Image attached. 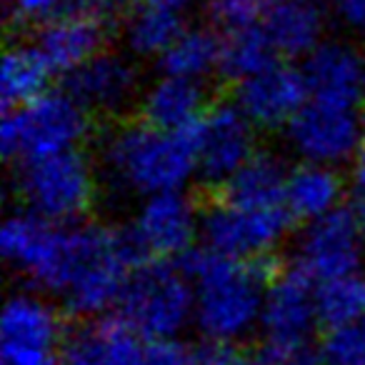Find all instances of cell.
<instances>
[{
    "instance_id": "1f68e13d",
    "label": "cell",
    "mask_w": 365,
    "mask_h": 365,
    "mask_svg": "<svg viewBox=\"0 0 365 365\" xmlns=\"http://www.w3.org/2000/svg\"><path fill=\"white\" fill-rule=\"evenodd\" d=\"M328 11L340 21V26L350 33L365 36V0H325Z\"/></svg>"
},
{
    "instance_id": "8992f818",
    "label": "cell",
    "mask_w": 365,
    "mask_h": 365,
    "mask_svg": "<svg viewBox=\"0 0 365 365\" xmlns=\"http://www.w3.org/2000/svg\"><path fill=\"white\" fill-rule=\"evenodd\" d=\"M193 283L185 268L150 260L138 265L118 318L148 340H178L193 325Z\"/></svg>"
},
{
    "instance_id": "74e56055",
    "label": "cell",
    "mask_w": 365,
    "mask_h": 365,
    "mask_svg": "<svg viewBox=\"0 0 365 365\" xmlns=\"http://www.w3.org/2000/svg\"><path fill=\"white\" fill-rule=\"evenodd\" d=\"M363 278H365V275H363Z\"/></svg>"
},
{
    "instance_id": "7c38bea8",
    "label": "cell",
    "mask_w": 365,
    "mask_h": 365,
    "mask_svg": "<svg viewBox=\"0 0 365 365\" xmlns=\"http://www.w3.org/2000/svg\"><path fill=\"white\" fill-rule=\"evenodd\" d=\"M258 128L245 118L235 103H220L208 108L203 120L193 130L195 170L203 182L225 185L235 173L243 170L258 153Z\"/></svg>"
},
{
    "instance_id": "277c9868",
    "label": "cell",
    "mask_w": 365,
    "mask_h": 365,
    "mask_svg": "<svg viewBox=\"0 0 365 365\" xmlns=\"http://www.w3.org/2000/svg\"><path fill=\"white\" fill-rule=\"evenodd\" d=\"M91 135V113L68 91L53 93L6 110L0 145L11 160L31 163L61 153L81 150Z\"/></svg>"
},
{
    "instance_id": "d590c367",
    "label": "cell",
    "mask_w": 365,
    "mask_h": 365,
    "mask_svg": "<svg viewBox=\"0 0 365 365\" xmlns=\"http://www.w3.org/2000/svg\"><path fill=\"white\" fill-rule=\"evenodd\" d=\"M128 0H91V8L96 16H108V13H115L118 8L125 6Z\"/></svg>"
},
{
    "instance_id": "ffe728a7",
    "label": "cell",
    "mask_w": 365,
    "mask_h": 365,
    "mask_svg": "<svg viewBox=\"0 0 365 365\" xmlns=\"http://www.w3.org/2000/svg\"><path fill=\"white\" fill-rule=\"evenodd\" d=\"M143 120L168 133H193L208 113V96L203 83L160 73L140 93Z\"/></svg>"
},
{
    "instance_id": "6da1fadb",
    "label": "cell",
    "mask_w": 365,
    "mask_h": 365,
    "mask_svg": "<svg viewBox=\"0 0 365 365\" xmlns=\"http://www.w3.org/2000/svg\"><path fill=\"white\" fill-rule=\"evenodd\" d=\"M0 253L36 290L88 320L120 305L138 268V250L128 230L98 223L58 225L31 210L6 218Z\"/></svg>"
},
{
    "instance_id": "cb8c5ba5",
    "label": "cell",
    "mask_w": 365,
    "mask_h": 365,
    "mask_svg": "<svg viewBox=\"0 0 365 365\" xmlns=\"http://www.w3.org/2000/svg\"><path fill=\"white\" fill-rule=\"evenodd\" d=\"M182 31V16L138 6L123 23V46L133 58L160 61Z\"/></svg>"
},
{
    "instance_id": "e0dca14e",
    "label": "cell",
    "mask_w": 365,
    "mask_h": 365,
    "mask_svg": "<svg viewBox=\"0 0 365 365\" xmlns=\"http://www.w3.org/2000/svg\"><path fill=\"white\" fill-rule=\"evenodd\" d=\"M300 68L310 98L353 108L365 106V51L360 46L325 38Z\"/></svg>"
},
{
    "instance_id": "484cf974",
    "label": "cell",
    "mask_w": 365,
    "mask_h": 365,
    "mask_svg": "<svg viewBox=\"0 0 365 365\" xmlns=\"http://www.w3.org/2000/svg\"><path fill=\"white\" fill-rule=\"evenodd\" d=\"M278 63V53L270 46L263 28H245V31L223 33L220 38V66L218 73L233 81L235 86L248 78L263 73Z\"/></svg>"
},
{
    "instance_id": "ac0fdd59",
    "label": "cell",
    "mask_w": 365,
    "mask_h": 365,
    "mask_svg": "<svg viewBox=\"0 0 365 365\" xmlns=\"http://www.w3.org/2000/svg\"><path fill=\"white\" fill-rule=\"evenodd\" d=\"M325 0H268L260 28L278 58H308L325 41Z\"/></svg>"
},
{
    "instance_id": "3957f363",
    "label": "cell",
    "mask_w": 365,
    "mask_h": 365,
    "mask_svg": "<svg viewBox=\"0 0 365 365\" xmlns=\"http://www.w3.org/2000/svg\"><path fill=\"white\" fill-rule=\"evenodd\" d=\"M185 270L193 283V325L210 345L238 348L258 333L270 285L260 263L200 250Z\"/></svg>"
},
{
    "instance_id": "836d02e7",
    "label": "cell",
    "mask_w": 365,
    "mask_h": 365,
    "mask_svg": "<svg viewBox=\"0 0 365 365\" xmlns=\"http://www.w3.org/2000/svg\"><path fill=\"white\" fill-rule=\"evenodd\" d=\"M350 182H353L355 195H358L365 208V140H363V145H360L358 155L350 163Z\"/></svg>"
},
{
    "instance_id": "4fadbf2b",
    "label": "cell",
    "mask_w": 365,
    "mask_h": 365,
    "mask_svg": "<svg viewBox=\"0 0 365 365\" xmlns=\"http://www.w3.org/2000/svg\"><path fill=\"white\" fill-rule=\"evenodd\" d=\"M63 318L53 298L41 290H18L3 305L0 315V353L11 360H53L61 358Z\"/></svg>"
},
{
    "instance_id": "8d00e7d4",
    "label": "cell",
    "mask_w": 365,
    "mask_h": 365,
    "mask_svg": "<svg viewBox=\"0 0 365 365\" xmlns=\"http://www.w3.org/2000/svg\"><path fill=\"white\" fill-rule=\"evenodd\" d=\"M3 365H61V358H53V360H11V363H3Z\"/></svg>"
},
{
    "instance_id": "f546056e",
    "label": "cell",
    "mask_w": 365,
    "mask_h": 365,
    "mask_svg": "<svg viewBox=\"0 0 365 365\" xmlns=\"http://www.w3.org/2000/svg\"><path fill=\"white\" fill-rule=\"evenodd\" d=\"M265 8H268V0H205L210 23L223 33L258 28Z\"/></svg>"
},
{
    "instance_id": "603a6c76",
    "label": "cell",
    "mask_w": 365,
    "mask_h": 365,
    "mask_svg": "<svg viewBox=\"0 0 365 365\" xmlns=\"http://www.w3.org/2000/svg\"><path fill=\"white\" fill-rule=\"evenodd\" d=\"M288 168L278 155L258 150L243 170L223 185V198L250 205H285Z\"/></svg>"
},
{
    "instance_id": "30bf717a",
    "label": "cell",
    "mask_w": 365,
    "mask_h": 365,
    "mask_svg": "<svg viewBox=\"0 0 365 365\" xmlns=\"http://www.w3.org/2000/svg\"><path fill=\"white\" fill-rule=\"evenodd\" d=\"M365 140L363 108L308 98L285 128V143L300 163L338 168L353 163Z\"/></svg>"
},
{
    "instance_id": "f1b7e54d",
    "label": "cell",
    "mask_w": 365,
    "mask_h": 365,
    "mask_svg": "<svg viewBox=\"0 0 365 365\" xmlns=\"http://www.w3.org/2000/svg\"><path fill=\"white\" fill-rule=\"evenodd\" d=\"M323 365H365V315L328 330L320 345Z\"/></svg>"
},
{
    "instance_id": "d4e9b609",
    "label": "cell",
    "mask_w": 365,
    "mask_h": 365,
    "mask_svg": "<svg viewBox=\"0 0 365 365\" xmlns=\"http://www.w3.org/2000/svg\"><path fill=\"white\" fill-rule=\"evenodd\" d=\"M160 73L185 78V81L203 83L208 76L218 73L220 66V38L203 28H185L178 41L168 48L165 56L158 61Z\"/></svg>"
},
{
    "instance_id": "5b68a950",
    "label": "cell",
    "mask_w": 365,
    "mask_h": 365,
    "mask_svg": "<svg viewBox=\"0 0 365 365\" xmlns=\"http://www.w3.org/2000/svg\"><path fill=\"white\" fill-rule=\"evenodd\" d=\"M98 168L81 150L21 163L16 190L23 210L58 225H76L98 198Z\"/></svg>"
},
{
    "instance_id": "83f0119b",
    "label": "cell",
    "mask_w": 365,
    "mask_h": 365,
    "mask_svg": "<svg viewBox=\"0 0 365 365\" xmlns=\"http://www.w3.org/2000/svg\"><path fill=\"white\" fill-rule=\"evenodd\" d=\"M78 13H93L91 0H8V18L13 26L33 28L36 33L61 18Z\"/></svg>"
},
{
    "instance_id": "7a4b0ae2",
    "label": "cell",
    "mask_w": 365,
    "mask_h": 365,
    "mask_svg": "<svg viewBox=\"0 0 365 365\" xmlns=\"http://www.w3.org/2000/svg\"><path fill=\"white\" fill-rule=\"evenodd\" d=\"M98 173L120 198L145 200L185 190L198 175L193 133H168L145 120L120 123L103 135Z\"/></svg>"
},
{
    "instance_id": "ba28073f",
    "label": "cell",
    "mask_w": 365,
    "mask_h": 365,
    "mask_svg": "<svg viewBox=\"0 0 365 365\" xmlns=\"http://www.w3.org/2000/svg\"><path fill=\"white\" fill-rule=\"evenodd\" d=\"M365 268V208L343 205L303 225L293 245V270L315 285L358 275Z\"/></svg>"
},
{
    "instance_id": "d6986e66",
    "label": "cell",
    "mask_w": 365,
    "mask_h": 365,
    "mask_svg": "<svg viewBox=\"0 0 365 365\" xmlns=\"http://www.w3.org/2000/svg\"><path fill=\"white\" fill-rule=\"evenodd\" d=\"M33 46L41 51L43 61L51 71L61 76H71L91 58L106 51V26L101 16L78 13L66 16L51 26L41 28L33 38Z\"/></svg>"
},
{
    "instance_id": "2e32d148",
    "label": "cell",
    "mask_w": 365,
    "mask_h": 365,
    "mask_svg": "<svg viewBox=\"0 0 365 365\" xmlns=\"http://www.w3.org/2000/svg\"><path fill=\"white\" fill-rule=\"evenodd\" d=\"M66 91L91 115H120L140 101V76L130 56L103 51L66 78Z\"/></svg>"
},
{
    "instance_id": "9a60e30c",
    "label": "cell",
    "mask_w": 365,
    "mask_h": 365,
    "mask_svg": "<svg viewBox=\"0 0 365 365\" xmlns=\"http://www.w3.org/2000/svg\"><path fill=\"white\" fill-rule=\"evenodd\" d=\"M308 98L303 68L283 61L235 86V106L258 130H285Z\"/></svg>"
},
{
    "instance_id": "52a82bcc",
    "label": "cell",
    "mask_w": 365,
    "mask_h": 365,
    "mask_svg": "<svg viewBox=\"0 0 365 365\" xmlns=\"http://www.w3.org/2000/svg\"><path fill=\"white\" fill-rule=\"evenodd\" d=\"M290 220L293 218L285 205H250L218 198L203 210L200 240L208 253L260 263L265 255L283 245Z\"/></svg>"
},
{
    "instance_id": "e575fe53",
    "label": "cell",
    "mask_w": 365,
    "mask_h": 365,
    "mask_svg": "<svg viewBox=\"0 0 365 365\" xmlns=\"http://www.w3.org/2000/svg\"><path fill=\"white\" fill-rule=\"evenodd\" d=\"M198 3H205V0H140V6L158 8V11H168V13H175V16H182V13L190 11V8H195Z\"/></svg>"
},
{
    "instance_id": "4316f807",
    "label": "cell",
    "mask_w": 365,
    "mask_h": 365,
    "mask_svg": "<svg viewBox=\"0 0 365 365\" xmlns=\"http://www.w3.org/2000/svg\"><path fill=\"white\" fill-rule=\"evenodd\" d=\"M320 323L328 330L348 325L365 315V278L350 275L318 285Z\"/></svg>"
},
{
    "instance_id": "5bb4252c",
    "label": "cell",
    "mask_w": 365,
    "mask_h": 365,
    "mask_svg": "<svg viewBox=\"0 0 365 365\" xmlns=\"http://www.w3.org/2000/svg\"><path fill=\"white\" fill-rule=\"evenodd\" d=\"M318 325V285L298 270L270 280L260 320V333L268 348H305Z\"/></svg>"
},
{
    "instance_id": "7402d4cb",
    "label": "cell",
    "mask_w": 365,
    "mask_h": 365,
    "mask_svg": "<svg viewBox=\"0 0 365 365\" xmlns=\"http://www.w3.org/2000/svg\"><path fill=\"white\" fill-rule=\"evenodd\" d=\"M53 76L56 73L33 43H13L0 63V98L6 110L46 96Z\"/></svg>"
},
{
    "instance_id": "9c48e42d",
    "label": "cell",
    "mask_w": 365,
    "mask_h": 365,
    "mask_svg": "<svg viewBox=\"0 0 365 365\" xmlns=\"http://www.w3.org/2000/svg\"><path fill=\"white\" fill-rule=\"evenodd\" d=\"M178 340H148L120 318L88 320L61 348V365H190Z\"/></svg>"
},
{
    "instance_id": "8fae6325",
    "label": "cell",
    "mask_w": 365,
    "mask_h": 365,
    "mask_svg": "<svg viewBox=\"0 0 365 365\" xmlns=\"http://www.w3.org/2000/svg\"><path fill=\"white\" fill-rule=\"evenodd\" d=\"M203 228V210L185 190L138 200L128 223V235L138 255L158 263H173L193 250Z\"/></svg>"
},
{
    "instance_id": "4dcf8cb0",
    "label": "cell",
    "mask_w": 365,
    "mask_h": 365,
    "mask_svg": "<svg viewBox=\"0 0 365 365\" xmlns=\"http://www.w3.org/2000/svg\"><path fill=\"white\" fill-rule=\"evenodd\" d=\"M255 365H323L320 353H315L310 345L305 348H268L255 355Z\"/></svg>"
},
{
    "instance_id": "d6a6232c",
    "label": "cell",
    "mask_w": 365,
    "mask_h": 365,
    "mask_svg": "<svg viewBox=\"0 0 365 365\" xmlns=\"http://www.w3.org/2000/svg\"><path fill=\"white\" fill-rule=\"evenodd\" d=\"M190 365H255V360L243 355L238 348L208 345L200 353H193V363Z\"/></svg>"
},
{
    "instance_id": "44dd1931",
    "label": "cell",
    "mask_w": 365,
    "mask_h": 365,
    "mask_svg": "<svg viewBox=\"0 0 365 365\" xmlns=\"http://www.w3.org/2000/svg\"><path fill=\"white\" fill-rule=\"evenodd\" d=\"M345 182L338 168L298 163L285 180V208L300 223H315L343 208Z\"/></svg>"
}]
</instances>
